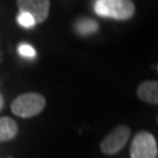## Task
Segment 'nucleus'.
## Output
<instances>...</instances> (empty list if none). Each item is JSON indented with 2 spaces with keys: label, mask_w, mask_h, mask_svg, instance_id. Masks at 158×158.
I'll return each instance as SVG.
<instances>
[{
  "label": "nucleus",
  "mask_w": 158,
  "mask_h": 158,
  "mask_svg": "<svg viewBox=\"0 0 158 158\" xmlns=\"http://www.w3.org/2000/svg\"><path fill=\"white\" fill-rule=\"evenodd\" d=\"M94 10L97 15L116 20H128L135 14L132 0H96Z\"/></svg>",
  "instance_id": "f257e3e1"
},
{
  "label": "nucleus",
  "mask_w": 158,
  "mask_h": 158,
  "mask_svg": "<svg viewBox=\"0 0 158 158\" xmlns=\"http://www.w3.org/2000/svg\"><path fill=\"white\" fill-rule=\"evenodd\" d=\"M46 106L45 97L38 93H26L19 95L13 101L11 110L14 115L23 118L34 117L39 115Z\"/></svg>",
  "instance_id": "f03ea898"
},
{
  "label": "nucleus",
  "mask_w": 158,
  "mask_h": 158,
  "mask_svg": "<svg viewBox=\"0 0 158 158\" xmlns=\"http://www.w3.org/2000/svg\"><path fill=\"white\" fill-rule=\"evenodd\" d=\"M157 142L149 131L137 132L131 142L130 156L131 158H157Z\"/></svg>",
  "instance_id": "7ed1b4c3"
},
{
  "label": "nucleus",
  "mask_w": 158,
  "mask_h": 158,
  "mask_svg": "<svg viewBox=\"0 0 158 158\" xmlns=\"http://www.w3.org/2000/svg\"><path fill=\"white\" fill-rule=\"evenodd\" d=\"M131 130L124 124L117 125L108 134L100 144V149L104 155H115L121 151L129 139Z\"/></svg>",
  "instance_id": "20e7f679"
},
{
  "label": "nucleus",
  "mask_w": 158,
  "mask_h": 158,
  "mask_svg": "<svg viewBox=\"0 0 158 158\" xmlns=\"http://www.w3.org/2000/svg\"><path fill=\"white\" fill-rule=\"evenodd\" d=\"M17 5L21 13H28L35 23H44L48 18L51 2L49 0H17Z\"/></svg>",
  "instance_id": "39448f33"
},
{
  "label": "nucleus",
  "mask_w": 158,
  "mask_h": 158,
  "mask_svg": "<svg viewBox=\"0 0 158 158\" xmlns=\"http://www.w3.org/2000/svg\"><path fill=\"white\" fill-rule=\"evenodd\" d=\"M137 96L139 100L150 103H158V83L157 81H144L137 88Z\"/></svg>",
  "instance_id": "423d86ee"
},
{
  "label": "nucleus",
  "mask_w": 158,
  "mask_h": 158,
  "mask_svg": "<svg viewBox=\"0 0 158 158\" xmlns=\"http://www.w3.org/2000/svg\"><path fill=\"white\" fill-rule=\"evenodd\" d=\"M18 134V124L10 117H0V142L13 139Z\"/></svg>",
  "instance_id": "0eeeda50"
},
{
  "label": "nucleus",
  "mask_w": 158,
  "mask_h": 158,
  "mask_svg": "<svg viewBox=\"0 0 158 158\" xmlns=\"http://www.w3.org/2000/svg\"><path fill=\"white\" fill-rule=\"evenodd\" d=\"M75 29H76L77 34H80V35L88 36V35H91V34L96 33L98 31V23H97V21L93 20V19L82 18V19H79L76 21Z\"/></svg>",
  "instance_id": "6e6552de"
},
{
  "label": "nucleus",
  "mask_w": 158,
  "mask_h": 158,
  "mask_svg": "<svg viewBox=\"0 0 158 158\" xmlns=\"http://www.w3.org/2000/svg\"><path fill=\"white\" fill-rule=\"evenodd\" d=\"M18 23L20 26H23L25 28H31V27H33L34 25H35V20H34V18L28 14V13H19V15L17 18Z\"/></svg>",
  "instance_id": "1a4fd4ad"
},
{
  "label": "nucleus",
  "mask_w": 158,
  "mask_h": 158,
  "mask_svg": "<svg viewBox=\"0 0 158 158\" xmlns=\"http://www.w3.org/2000/svg\"><path fill=\"white\" fill-rule=\"evenodd\" d=\"M18 52L19 54L23 57H29V59H33L35 56V49L28 44H20L18 47Z\"/></svg>",
  "instance_id": "9d476101"
},
{
  "label": "nucleus",
  "mask_w": 158,
  "mask_h": 158,
  "mask_svg": "<svg viewBox=\"0 0 158 158\" xmlns=\"http://www.w3.org/2000/svg\"><path fill=\"white\" fill-rule=\"evenodd\" d=\"M4 108V97L1 95V93H0V110Z\"/></svg>",
  "instance_id": "9b49d317"
}]
</instances>
